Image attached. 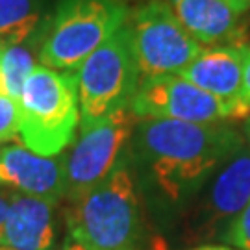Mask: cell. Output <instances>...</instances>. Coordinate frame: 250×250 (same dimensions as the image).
I'll return each instance as SVG.
<instances>
[{
	"instance_id": "cell-1",
	"label": "cell",
	"mask_w": 250,
	"mask_h": 250,
	"mask_svg": "<svg viewBox=\"0 0 250 250\" xmlns=\"http://www.w3.org/2000/svg\"><path fill=\"white\" fill-rule=\"evenodd\" d=\"M245 146L230 125L139 119L128 158L170 202L195 195L215 170Z\"/></svg>"
},
{
	"instance_id": "cell-2",
	"label": "cell",
	"mask_w": 250,
	"mask_h": 250,
	"mask_svg": "<svg viewBox=\"0 0 250 250\" xmlns=\"http://www.w3.org/2000/svg\"><path fill=\"white\" fill-rule=\"evenodd\" d=\"M67 224L69 235L87 250H139L141 206L128 156L97 188L72 202Z\"/></svg>"
},
{
	"instance_id": "cell-3",
	"label": "cell",
	"mask_w": 250,
	"mask_h": 250,
	"mask_svg": "<svg viewBox=\"0 0 250 250\" xmlns=\"http://www.w3.org/2000/svg\"><path fill=\"white\" fill-rule=\"evenodd\" d=\"M19 109L24 146L39 156H60L80 126L76 69L54 71L37 65L24 82Z\"/></svg>"
},
{
	"instance_id": "cell-4",
	"label": "cell",
	"mask_w": 250,
	"mask_h": 250,
	"mask_svg": "<svg viewBox=\"0 0 250 250\" xmlns=\"http://www.w3.org/2000/svg\"><path fill=\"white\" fill-rule=\"evenodd\" d=\"M119 0H58L50 11L39 62L46 69H78L128 21Z\"/></svg>"
},
{
	"instance_id": "cell-5",
	"label": "cell",
	"mask_w": 250,
	"mask_h": 250,
	"mask_svg": "<svg viewBox=\"0 0 250 250\" xmlns=\"http://www.w3.org/2000/svg\"><path fill=\"white\" fill-rule=\"evenodd\" d=\"M76 76L80 132L95 126L111 111L130 106L141 83V72L128 26L119 28L104 41L76 69Z\"/></svg>"
},
{
	"instance_id": "cell-6",
	"label": "cell",
	"mask_w": 250,
	"mask_h": 250,
	"mask_svg": "<svg viewBox=\"0 0 250 250\" xmlns=\"http://www.w3.org/2000/svg\"><path fill=\"white\" fill-rule=\"evenodd\" d=\"M130 107L137 119H172L195 125H232L250 117L249 102L219 99L180 74L141 80Z\"/></svg>"
},
{
	"instance_id": "cell-7",
	"label": "cell",
	"mask_w": 250,
	"mask_h": 250,
	"mask_svg": "<svg viewBox=\"0 0 250 250\" xmlns=\"http://www.w3.org/2000/svg\"><path fill=\"white\" fill-rule=\"evenodd\" d=\"M139 119L130 106L111 111L80 137L65 156V198L80 200L126 158Z\"/></svg>"
},
{
	"instance_id": "cell-8",
	"label": "cell",
	"mask_w": 250,
	"mask_h": 250,
	"mask_svg": "<svg viewBox=\"0 0 250 250\" xmlns=\"http://www.w3.org/2000/svg\"><path fill=\"white\" fill-rule=\"evenodd\" d=\"M126 26L141 80L178 74L204 52V46L186 32L165 0H148L130 15Z\"/></svg>"
},
{
	"instance_id": "cell-9",
	"label": "cell",
	"mask_w": 250,
	"mask_h": 250,
	"mask_svg": "<svg viewBox=\"0 0 250 250\" xmlns=\"http://www.w3.org/2000/svg\"><path fill=\"white\" fill-rule=\"evenodd\" d=\"M0 186L58 204L65 198V156H39L26 146L0 148Z\"/></svg>"
},
{
	"instance_id": "cell-10",
	"label": "cell",
	"mask_w": 250,
	"mask_h": 250,
	"mask_svg": "<svg viewBox=\"0 0 250 250\" xmlns=\"http://www.w3.org/2000/svg\"><path fill=\"white\" fill-rule=\"evenodd\" d=\"M172 13L202 46L245 45L241 13L226 0H169Z\"/></svg>"
},
{
	"instance_id": "cell-11",
	"label": "cell",
	"mask_w": 250,
	"mask_h": 250,
	"mask_svg": "<svg viewBox=\"0 0 250 250\" xmlns=\"http://www.w3.org/2000/svg\"><path fill=\"white\" fill-rule=\"evenodd\" d=\"M4 245L13 250H54L56 204L22 193L9 195Z\"/></svg>"
},
{
	"instance_id": "cell-12",
	"label": "cell",
	"mask_w": 250,
	"mask_h": 250,
	"mask_svg": "<svg viewBox=\"0 0 250 250\" xmlns=\"http://www.w3.org/2000/svg\"><path fill=\"white\" fill-rule=\"evenodd\" d=\"M178 74L219 99L247 102L243 99V45L204 48Z\"/></svg>"
},
{
	"instance_id": "cell-13",
	"label": "cell",
	"mask_w": 250,
	"mask_h": 250,
	"mask_svg": "<svg viewBox=\"0 0 250 250\" xmlns=\"http://www.w3.org/2000/svg\"><path fill=\"white\" fill-rule=\"evenodd\" d=\"M250 202V146H243L224 165L215 170L204 198L208 224L232 221Z\"/></svg>"
},
{
	"instance_id": "cell-14",
	"label": "cell",
	"mask_w": 250,
	"mask_h": 250,
	"mask_svg": "<svg viewBox=\"0 0 250 250\" xmlns=\"http://www.w3.org/2000/svg\"><path fill=\"white\" fill-rule=\"evenodd\" d=\"M50 13L45 0H0V43L15 45L45 30Z\"/></svg>"
},
{
	"instance_id": "cell-15",
	"label": "cell",
	"mask_w": 250,
	"mask_h": 250,
	"mask_svg": "<svg viewBox=\"0 0 250 250\" xmlns=\"http://www.w3.org/2000/svg\"><path fill=\"white\" fill-rule=\"evenodd\" d=\"M45 30L28 37L22 43L8 45L0 58V91L9 95L13 100H21L24 82L37 67L39 48L43 45Z\"/></svg>"
},
{
	"instance_id": "cell-16",
	"label": "cell",
	"mask_w": 250,
	"mask_h": 250,
	"mask_svg": "<svg viewBox=\"0 0 250 250\" xmlns=\"http://www.w3.org/2000/svg\"><path fill=\"white\" fill-rule=\"evenodd\" d=\"M21 109L19 102L0 91V143L19 139Z\"/></svg>"
},
{
	"instance_id": "cell-17",
	"label": "cell",
	"mask_w": 250,
	"mask_h": 250,
	"mask_svg": "<svg viewBox=\"0 0 250 250\" xmlns=\"http://www.w3.org/2000/svg\"><path fill=\"white\" fill-rule=\"evenodd\" d=\"M223 239L239 250H250V202L226 224Z\"/></svg>"
},
{
	"instance_id": "cell-18",
	"label": "cell",
	"mask_w": 250,
	"mask_h": 250,
	"mask_svg": "<svg viewBox=\"0 0 250 250\" xmlns=\"http://www.w3.org/2000/svg\"><path fill=\"white\" fill-rule=\"evenodd\" d=\"M243 99L250 106V45H243Z\"/></svg>"
},
{
	"instance_id": "cell-19",
	"label": "cell",
	"mask_w": 250,
	"mask_h": 250,
	"mask_svg": "<svg viewBox=\"0 0 250 250\" xmlns=\"http://www.w3.org/2000/svg\"><path fill=\"white\" fill-rule=\"evenodd\" d=\"M8 209H9V197L0 193V245H4V228H6Z\"/></svg>"
},
{
	"instance_id": "cell-20",
	"label": "cell",
	"mask_w": 250,
	"mask_h": 250,
	"mask_svg": "<svg viewBox=\"0 0 250 250\" xmlns=\"http://www.w3.org/2000/svg\"><path fill=\"white\" fill-rule=\"evenodd\" d=\"M58 250H87L83 245H80V243L76 241V239H72L71 235L69 237H65V241L60 245V249Z\"/></svg>"
},
{
	"instance_id": "cell-21",
	"label": "cell",
	"mask_w": 250,
	"mask_h": 250,
	"mask_svg": "<svg viewBox=\"0 0 250 250\" xmlns=\"http://www.w3.org/2000/svg\"><path fill=\"white\" fill-rule=\"evenodd\" d=\"M226 2H228L235 11H239L241 15L250 11V0H226Z\"/></svg>"
},
{
	"instance_id": "cell-22",
	"label": "cell",
	"mask_w": 250,
	"mask_h": 250,
	"mask_svg": "<svg viewBox=\"0 0 250 250\" xmlns=\"http://www.w3.org/2000/svg\"><path fill=\"white\" fill-rule=\"evenodd\" d=\"M195 250H235V249H230V247H200V249H195Z\"/></svg>"
},
{
	"instance_id": "cell-23",
	"label": "cell",
	"mask_w": 250,
	"mask_h": 250,
	"mask_svg": "<svg viewBox=\"0 0 250 250\" xmlns=\"http://www.w3.org/2000/svg\"><path fill=\"white\" fill-rule=\"evenodd\" d=\"M245 134H247V139H249V145H250V117L247 119V130H245Z\"/></svg>"
},
{
	"instance_id": "cell-24",
	"label": "cell",
	"mask_w": 250,
	"mask_h": 250,
	"mask_svg": "<svg viewBox=\"0 0 250 250\" xmlns=\"http://www.w3.org/2000/svg\"><path fill=\"white\" fill-rule=\"evenodd\" d=\"M4 48H6V45H4V43H0V58H2V52H4Z\"/></svg>"
},
{
	"instance_id": "cell-25",
	"label": "cell",
	"mask_w": 250,
	"mask_h": 250,
	"mask_svg": "<svg viewBox=\"0 0 250 250\" xmlns=\"http://www.w3.org/2000/svg\"><path fill=\"white\" fill-rule=\"evenodd\" d=\"M0 250H13V249H9V247H6V245H0Z\"/></svg>"
}]
</instances>
